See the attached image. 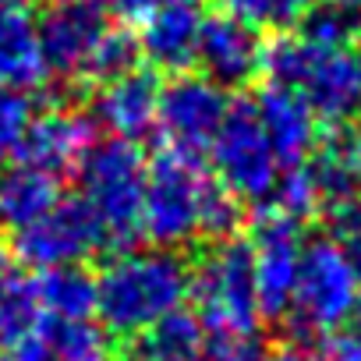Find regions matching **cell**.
<instances>
[{
    "label": "cell",
    "instance_id": "30bf717a",
    "mask_svg": "<svg viewBox=\"0 0 361 361\" xmlns=\"http://www.w3.org/2000/svg\"><path fill=\"white\" fill-rule=\"evenodd\" d=\"M248 248H252L259 312L269 315V319L287 315L294 276H298V259H301V248H305L301 245V224L283 216V213L259 209Z\"/></svg>",
    "mask_w": 361,
    "mask_h": 361
},
{
    "label": "cell",
    "instance_id": "836d02e7",
    "mask_svg": "<svg viewBox=\"0 0 361 361\" xmlns=\"http://www.w3.org/2000/svg\"><path fill=\"white\" fill-rule=\"evenodd\" d=\"M29 0H0V11H25Z\"/></svg>",
    "mask_w": 361,
    "mask_h": 361
},
{
    "label": "cell",
    "instance_id": "d4e9b609",
    "mask_svg": "<svg viewBox=\"0 0 361 361\" xmlns=\"http://www.w3.org/2000/svg\"><path fill=\"white\" fill-rule=\"evenodd\" d=\"M319 0H224V8L255 32H290Z\"/></svg>",
    "mask_w": 361,
    "mask_h": 361
},
{
    "label": "cell",
    "instance_id": "f1b7e54d",
    "mask_svg": "<svg viewBox=\"0 0 361 361\" xmlns=\"http://www.w3.org/2000/svg\"><path fill=\"white\" fill-rule=\"evenodd\" d=\"M333 361H361V305L333 347Z\"/></svg>",
    "mask_w": 361,
    "mask_h": 361
},
{
    "label": "cell",
    "instance_id": "5bb4252c",
    "mask_svg": "<svg viewBox=\"0 0 361 361\" xmlns=\"http://www.w3.org/2000/svg\"><path fill=\"white\" fill-rule=\"evenodd\" d=\"M159 75L145 64L131 68L128 75L106 82L96 89L92 99V124L103 128L114 138L142 142L149 131H156V106H159Z\"/></svg>",
    "mask_w": 361,
    "mask_h": 361
},
{
    "label": "cell",
    "instance_id": "484cf974",
    "mask_svg": "<svg viewBox=\"0 0 361 361\" xmlns=\"http://www.w3.org/2000/svg\"><path fill=\"white\" fill-rule=\"evenodd\" d=\"M245 224V202L234 199L216 177H209V188L202 199V238L206 241H227Z\"/></svg>",
    "mask_w": 361,
    "mask_h": 361
},
{
    "label": "cell",
    "instance_id": "d590c367",
    "mask_svg": "<svg viewBox=\"0 0 361 361\" xmlns=\"http://www.w3.org/2000/svg\"><path fill=\"white\" fill-rule=\"evenodd\" d=\"M185 4H195V8H199V4H202V0H185Z\"/></svg>",
    "mask_w": 361,
    "mask_h": 361
},
{
    "label": "cell",
    "instance_id": "74e56055",
    "mask_svg": "<svg viewBox=\"0 0 361 361\" xmlns=\"http://www.w3.org/2000/svg\"><path fill=\"white\" fill-rule=\"evenodd\" d=\"M350 4H357V8H361V0H350Z\"/></svg>",
    "mask_w": 361,
    "mask_h": 361
},
{
    "label": "cell",
    "instance_id": "ba28073f",
    "mask_svg": "<svg viewBox=\"0 0 361 361\" xmlns=\"http://www.w3.org/2000/svg\"><path fill=\"white\" fill-rule=\"evenodd\" d=\"M103 248H106V234H103L96 213L78 195L50 206L39 220L15 231L11 245H8V252L29 273H36V269L47 273V269H57V266H78V262L99 255Z\"/></svg>",
    "mask_w": 361,
    "mask_h": 361
},
{
    "label": "cell",
    "instance_id": "6da1fadb",
    "mask_svg": "<svg viewBox=\"0 0 361 361\" xmlns=\"http://www.w3.org/2000/svg\"><path fill=\"white\" fill-rule=\"evenodd\" d=\"M192 262L173 248H124L96 276V319L110 336H135L185 305Z\"/></svg>",
    "mask_w": 361,
    "mask_h": 361
},
{
    "label": "cell",
    "instance_id": "1f68e13d",
    "mask_svg": "<svg viewBox=\"0 0 361 361\" xmlns=\"http://www.w3.org/2000/svg\"><path fill=\"white\" fill-rule=\"evenodd\" d=\"M343 152H347V163H350L357 185H361V131L350 135V138H343Z\"/></svg>",
    "mask_w": 361,
    "mask_h": 361
},
{
    "label": "cell",
    "instance_id": "7402d4cb",
    "mask_svg": "<svg viewBox=\"0 0 361 361\" xmlns=\"http://www.w3.org/2000/svg\"><path fill=\"white\" fill-rule=\"evenodd\" d=\"M36 280H39V301L47 315H57V319L96 315V276L85 269V262L47 269Z\"/></svg>",
    "mask_w": 361,
    "mask_h": 361
},
{
    "label": "cell",
    "instance_id": "83f0119b",
    "mask_svg": "<svg viewBox=\"0 0 361 361\" xmlns=\"http://www.w3.org/2000/svg\"><path fill=\"white\" fill-rule=\"evenodd\" d=\"M266 357L269 354L259 333H248V336H209L199 361H266Z\"/></svg>",
    "mask_w": 361,
    "mask_h": 361
},
{
    "label": "cell",
    "instance_id": "52a82bcc",
    "mask_svg": "<svg viewBox=\"0 0 361 361\" xmlns=\"http://www.w3.org/2000/svg\"><path fill=\"white\" fill-rule=\"evenodd\" d=\"M206 156L213 163V177L220 185L234 199L255 202V206H262L273 195L276 180L283 173V166L273 152V142L259 121V110L245 96L227 103V114H224L220 131Z\"/></svg>",
    "mask_w": 361,
    "mask_h": 361
},
{
    "label": "cell",
    "instance_id": "603a6c76",
    "mask_svg": "<svg viewBox=\"0 0 361 361\" xmlns=\"http://www.w3.org/2000/svg\"><path fill=\"white\" fill-rule=\"evenodd\" d=\"M298 29L312 43L354 50V43L361 39V8L350 0H319Z\"/></svg>",
    "mask_w": 361,
    "mask_h": 361
},
{
    "label": "cell",
    "instance_id": "9c48e42d",
    "mask_svg": "<svg viewBox=\"0 0 361 361\" xmlns=\"http://www.w3.org/2000/svg\"><path fill=\"white\" fill-rule=\"evenodd\" d=\"M227 103H231L227 92L209 78L195 71L173 75L166 85H159V106H156V131L163 138V149L202 163L220 131Z\"/></svg>",
    "mask_w": 361,
    "mask_h": 361
},
{
    "label": "cell",
    "instance_id": "cb8c5ba5",
    "mask_svg": "<svg viewBox=\"0 0 361 361\" xmlns=\"http://www.w3.org/2000/svg\"><path fill=\"white\" fill-rule=\"evenodd\" d=\"M138 64H142V57H138V39H135V32H131L128 25H114V22H110V29L103 32V39L96 43V50H92L85 71H82V85H96V89H99V85H106V82L128 75V71L138 68Z\"/></svg>",
    "mask_w": 361,
    "mask_h": 361
},
{
    "label": "cell",
    "instance_id": "7c38bea8",
    "mask_svg": "<svg viewBox=\"0 0 361 361\" xmlns=\"http://www.w3.org/2000/svg\"><path fill=\"white\" fill-rule=\"evenodd\" d=\"M262 61H266L262 32H255L231 11L202 15L199 47H195V64L202 78H209L224 92L245 89L262 75Z\"/></svg>",
    "mask_w": 361,
    "mask_h": 361
},
{
    "label": "cell",
    "instance_id": "7a4b0ae2",
    "mask_svg": "<svg viewBox=\"0 0 361 361\" xmlns=\"http://www.w3.org/2000/svg\"><path fill=\"white\" fill-rule=\"evenodd\" d=\"M262 75L298 92L319 121L343 124L361 110V57L354 50L322 47L301 32H280L276 43H266Z\"/></svg>",
    "mask_w": 361,
    "mask_h": 361
},
{
    "label": "cell",
    "instance_id": "8992f818",
    "mask_svg": "<svg viewBox=\"0 0 361 361\" xmlns=\"http://www.w3.org/2000/svg\"><path fill=\"white\" fill-rule=\"evenodd\" d=\"M361 305V276L347 252L322 238L301 248L298 276L287 305V319L305 336H322L343 329Z\"/></svg>",
    "mask_w": 361,
    "mask_h": 361
},
{
    "label": "cell",
    "instance_id": "d6986e66",
    "mask_svg": "<svg viewBox=\"0 0 361 361\" xmlns=\"http://www.w3.org/2000/svg\"><path fill=\"white\" fill-rule=\"evenodd\" d=\"M47 312L39 280L29 269H0V350H15L36 340Z\"/></svg>",
    "mask_w": 361,
    "mask_h": 361
},
{
    "label": "cell",
    "instance_id": "4316f807",
    "mask_svg": "<svg viewBox=\"0 0 361 361\" xmlns=\"http://www.w3.org/2000/svg\"><path fill=\"white\" fill-rule=\"evenodd\" d=\"M32 114H36V106H32V96L25 89L0 85V163L15 159L18 142H22Z\"/></svg>",
    "mask_w": 361,
    "mask_h": 361
},
{
    "label": "cell",
    "instance_id": "8fae6325",
    "mask_svg": "<svg viewBox=\"0 0 361 361\" xmlns=\"http://www.w3.org/2000/svg\"><path fill=\"white\" fill-rule=\"evenodd\" d=\"M110 29V15L96 4V0H71V4H54L39 22V54L47 64V75L61 82H82V71Z\"/></svg>",
    "mask_w": 361,
    "mask_h": 361
},
{
    "label": "cell",
    "instance_id": "ac0fdd59",
    "mask_svg": "<svg viewBox=\"0 0 361 361\" xmlns=\"http://www.w3.org/2000/svg\"><path fill=\"white\" fill-rule=\"evenodd\" d=\"M206 343H209V333L202 319L180 305L131 336L128 361H199Z\"/></svg>",
    "mask_w": 361,
    "mask_h": 361
},
{
    "label": "cell",
    "instance_id": "f546056e",
    "mask_svg": "<svg viewBox=\"0 0 361 361\" xmlns=\"http://www.w3.org/2000/svg\"><path fill=\"white\" fill-rule=\"evenodd\" d=\"M96 4L114 18H142L156 0H96Z\"/></svg>",
    "mask_w": 361,
    "mask_h": 361
},
{
    "label": "cell",
    "instance_id": "ffe728a7",
    "mask_svg": "<svg viewBox=\"0 0 361 361\" xmlns=\"http://www.w3.org/2000/svg\"><path fill=\"white\" fill-rule=\"evenodd\" d=\"M47 78L50 75L39 54L36 18L25 11H0V85L32 92Z\"/></svg>",
    "mask_w": 361,
    "mask_h": 361
},
{
    "label": "cell",
    "instance_id": "8d00e7d4",
    "mask_svg": "<svg viewBox=\"0 0 361 361\" xmlns=\"http://www.w3.org/2000/svg\"><path fill=\"white\" fill-rule=\"evenodd\" d=\"M54 4H71V0H54Z\"/></svg>",
    "mask_w": 361,
    "mask_h": 361
},
{
    "label": "cell",
    "instance_id": "4fadbf2b",
    "mask_svg": "<svg viewBox=\"0 0 361 361\" xmlns=\"http://www.w3.org/2000/svg\"><path fill=\"white\" fill-rule=\"evenodd\" d=\"M199 29H202V15L195 4H185V0H156L142 15V29L135 32L138 57L156 75L188 71V68H195Z\"/></svg>",
    "mask_w": 361,
    "mask_h": 361
},
{
    "label": "cell",
    "instance_id": "d6a6232c",
    "mask_svg": "<svg viewBox=\"0 0 361 361\" xmlns=\"http://www.w3.org/2000/svg\"><path fill=\"white\" fill-rule=\"evenodd\" d=\"M266 361H322V357L315 350H308V347H283V350L269 354Z\"/></svg>",
    "mask_w": 361,
    "mask_h": 361
},
{
    "label": "cell",
    "instance_id": "5b68a950",
    "mask_svg": "<svg viewBox=\"0 0 361 361\" xmlns=\"http://www.w3.org/2000/svg\"><path fill=\"white\" fill-rule=\"evenodd\" d=\"M209 173L199 159L159 152L145 163L142 188V238L156 248H188L202 241V199Z\"/></svg>",
    "mask_w": 361,
    "mask_h": 361
},
{
    "label": "cell",
    "instance_id": "3957f363",
    "mask_svg": "<svg viewBox=\"0 0 361 361\" xmlns=\"http://www.w3.org/2000/svg\"><path fill=\"white\" fill-rule=\"evenodd\" d=\"M145 163L138 142L128 138H92L75 163L78 173V199L96 213L106 248H135L142 238V188H145Z\"/></svg>",
    "mask_w": 361,
    "mask_h": 361
},
{
    "label": "cell",
    "instance_id": "2e32d148",
    "mask_svg": "<svg viewBox=\"0 0 361 361\" xmlns=\"http://www.w3.org/2000/svg\"><path fill=\"white\" fill-rule=\"evenodd\" d=\"M252 103L259 110V121H262V128L273 142L280 166L283 170L301 166L319 145V117L312 114V106L298 92L273 85V82H266L252 96Z\"/></svg>",
    "mask_w": 361,
    "mask_h": 361
},
{
    "label": "cell",
    "instance_id": "44dd1931",
    "mask_svg": "<svg viewBox=\"0 0 361 361\" xmlns=\"http://www.w3.org/2000/svg\"><path fill=\"white\" fill-rule=\"evenodd\" d=\"M36 347L50 361H110L114 357V336L96 315H82V319L47 315L36 333Z\"/></svg>",
    "mask_w": 361,
    "mask_h": 361
},
{
    "label": "cell",
    "instance_id": "9a60e30c",
    "mask_svg": "<svg viewBox=\"0 0 361 361\" xmlns=\"http://www.w3.org/2000/svg\"><path fill=\"white\" fill-rule=\"evenodd\" d=\"M92 138H96V124L89 114H82L75 106H47V110L32 114L15 159L61 177V173L75 170L78 156L85 152V145Z\"/></svg>",
    "mask_w": 361,
    "mask_h": 361
},
{
    "label": "cell",
    "instance_id": "e575fe53",
    "mask_svg": "<svg viewBox=\"0 0 361 361\" xmlns=\"http://www.w3.org/2000/svg\"><path fill=\"white\" fill-rule=\"evenodd\" d=\"M8 266V248H4V241H0V269Z\"/></svg>",
    "mask_w": 361,
    "mask_h": 361
},
{
    "label": "cell",
    "instance_id": "e0dca14e",
    "mask_svg": "<svg viewBox=\"0 0 361 361\" xmlns=\"http://www.w3.org/2000/svg\"><path fill=\"white\" fill-rule=\"evenodd\" d=\"M64 199L61 177L22 159L0 163V231H22Z\"/></svg>",
    "mask_w": 361,
    "mask_h": 361
},
{
    "label": "cell",
    "instance_id": "4dcf8cb0",
    "mask_svg": "<svg viewBox=\"0 0 361 361\" xmlns=\"http://www.w3.org/2000/svg\"><path fill=\"white\" fill-rule=\"evenodd\" d=\"M0 361H50L39 347H36V340L32 343H25V347H15V350H0Z\"/></svg>",
    "mask_w": 361,
    "mask_h": 361
},
{
    "label": "cell",
    "instance_id": "277c9868",
    "mask_svg": "<svg viewBox=\"0 0 361 361\" xmlns=\"http://www.w3.org/2000/svg\"><path fill=\"white\" fill-rule=\"evenodd\" d=\"M188 298H195V315L209 336H248L259 333V298L252 273L248 241L227 238L209 241V248L192 262Z\"/></svg>",
    "mask_w": 361,
    "mask_h": 361
}]
</instances>
